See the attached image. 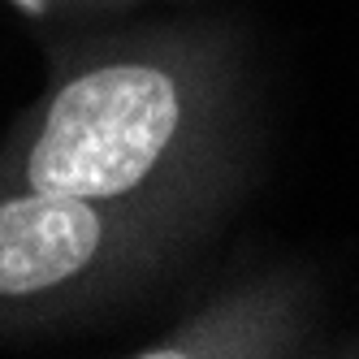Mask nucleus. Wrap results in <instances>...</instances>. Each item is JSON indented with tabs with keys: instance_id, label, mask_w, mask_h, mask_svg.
Returning a JSON list of instances; mask_svg holds the SVG:
<instances>
[{
	"instance_id": "2",
	"label": "nucleus",
	"mask_w": 359,
	"mask_h": 359,
	"mask_svg": "<svg viewBox=\"0 0 359 359\" xmlns=\"http://www.w3.org/2000/svg\"><path fill=\"white\" fill-rule=\"evenodd\" d=\"M255 169L135 199L0 187V338L57 333L135 303L217 238Z\"/></svg>"
},
{
	"instance_id": "5",
	"label": "nucleus",
	"mask_w": 359,
	"mask_h": 359,
	"mask_svg": "<svg viewBox=\"0 0 359 359\" xmlns=\"http://www.w3.org/2000/svg\"><path fill=\"white\" fill-rule=\"evenodd\" d=\"M325 355H342V359H359V329L338 333V338L325 342Z\"/></svg>"
},
{
	"instance_id": "4",
	"label": "nucleus",
	"mask_w": 359,
	"mask_h": 359,
	"mask_svg": "<svg viewBox=\"0 0 359 359\" xmlns=\"http://www.w3.org/2000/svg\"><path fill=\"white\" fill-rule=\"evenodd\" d=\"M143 0H27L31 13H53V18H100V13H121Z\"/></svg>"
},
{
	"instance_id": "3",
	"label": "nucleus",
	"mask_w": 359,
	"mask_h": 359,
	"mask_svg": "<svg viewBox=\"0 0 359 359\" xmlns=\"http://www.w3.org/2000/svg\"><path fill=\"white\" fill-rule=\"evenodd\" d=\"M325 294L303 264H269L203 294L135 359H290L325 355Z\"/></svg>"
},
{
	"instance_id": "1",
	"label": "nucleus",
	"mask_w": 359,
	"mask_h": 359,
	"mask_svg": "<svg viewBox=\"0 0 359 359\" xmlns=\"http://www.w3.org/2000/svg\"><path fill=\"white\" fill-rule=\"evenodd\" d=\"M43 57V91L0 139V187L135 199L255 169V74L238 22L57 35Z\"/></svg>"
}]
</instances>
